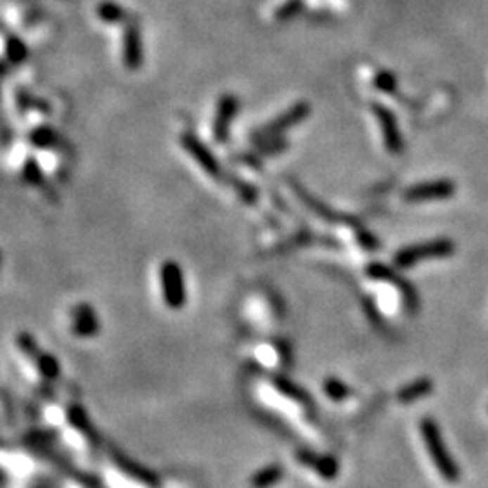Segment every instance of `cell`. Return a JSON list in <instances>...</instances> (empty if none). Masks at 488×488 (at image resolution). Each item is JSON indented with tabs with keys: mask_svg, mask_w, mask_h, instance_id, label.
I'll use <instances>...</instances> for the list:
<instances>
[{
	"mask_svg": "<svg viewBox=\"0 0 488 488\" xmlns=\"http://www.w3.org/2000/svg\"><path fill=\"white\" fill-rule=\"evenodd\" d=\"M373 113H375L376 120H378L380 127H382L383 141H385L387 150L400 152L402 147H404V139H402L400 127H398V122H396L394 114H392L387 107L378 105V103L373 105Z\"/></svg>",
	"mask_w": 488,
	"mask_h": 488,
	"instance_id": "6da1fadb",
	"label": "cell"
},
{
	"mask_svg": "<svg viewBox=\"0 0 488 488\" xmlns=\"http://www.w3.org/2000/svg\"><path fill=\"white\" fill-rule=\"evenodd\" d=\"M307 114H309V105L300 101V103L293 105L291 109H288L284 114H281V116H278L277 120H274L269 125H266L264 129L259 132V136H261V138H275V136L284 132L286 129H290V127L297 125V123H300L302 120H306Z\"/></svg>",
	"mask_w": 488,
	"mask_h": 488,
	"instance_id": "7a4b0ae2",
	"label": "cell"
},
{
	"mask_svg": "<svg viewBox=\"0 0 488 488\" xmlns=\"http://www.w3.org/2000/svg\"><path fill=\"white\" fill-rule=\"evenodd\" d=\"M161 281H165V297L172 307H181L185 302V286H183L181 269L174 264H167L161 271Z\"/></svg>",
	"mask_w": 488,
	"mask_h": 488,
	"instance_id": "3957f363",
	"label": "cell"
},
{
	"mask_svg": "<svg viewBox=\"0 0 488 488\" xmlns=\"http://www.w3.org/2000/svg\"><path fill=\"white\" fill-rule=\"evenodd\" d=\"M237 107H239V101L233 96H224L221 100L219 105V114H217V123H215V134L217 138L224 139L228 134V127L230 122L233 120V116L237 114Z\"/></svg>",
	"mask_w": 488,
	"mask_h": 488,
	"instance_id": "277c9868",
	"label": "cell"
},
{
	"mask_svg": "<svg viewBox=\"0 0 488 488\" xmlns=\"http://www.w3.org/2000/svg\"><path fill=\"white\" fill-rule=\"evenodd\" d=\"M454 186L449 181H434L427 183V185H420L413 188L407 194L411 199H430V198H445V195L452 194Z\"/></svg>",
	"mask_w": 488,
	"mask_h": 488,
	"instance_id": "5b68a950",
	"label": "cell"
},
{
	"mask_svg": "<svg viewBox=\"0 0 488 488\" xmlns=\"http://www.w3.org/2000/svg\"><path fill=\"white\" fill-rule=\"evenodd\" d=\"M375 87L378 89V91H382V93H396V87H398V82H396V76L391 75V72L387 71H382L376 75L375 78Z\"/></svg>",
	"mask_w": 488,
	"mask_h": 488,
	"instance_id": "8992f818",
	"label": "cell"
},
{
	"mask_svg": "<svg viewBox=\"0 0 488 488\" xmlns=\"http://www.w3.org/2000/svg\"><path fill=\"white\" fill-rule=\"evenodd\" d=\"M300 9H302V0H288V2H284V4L277 9V18L286 20V18H291L293 15H297Z\"/></svg>",
	"mask_w": 488,
	"mask_h": 488,
	"instance_id": "52a82bcc",
	"label": "cell"
}]
</instances>
